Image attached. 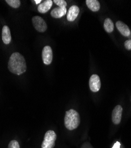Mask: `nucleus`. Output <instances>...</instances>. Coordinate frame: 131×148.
<instances>
[{
    "label": "nucleus",
    "instance_id": "nucleus-1",
    "mask_svg": "<svg viewBox=\"0 0 131 148\" xmlns=\"http://www.w3.org/2000/svg\"><path fill=\"white\" fill-rule=\"evenodd\" d=\"M8 68L11 72L18 75H21L27 69L24 58L18 52L13 53L10 58Z\"/></svg>",
    "mask_w": 131,
    "mask_h": 148
},
{
    "label": "nucleus",
    "instance_id": "nucleus-2",
    "mask_svg": "<svg viewBox=\"0 0 131 148\" xmlns=\"http://www.w3.org/2000/svg\"><path fill=\"white\" fill-rule=\"evenodd\" d=\"M80 122L79 114L73 109L67 111L64 117V125L70 130L76 129Z\"/></svg>",
    "mask_w": 131,
    "mask_h": 148
},
{
    "label": "nucleus",
    "instance_id": "nucleus-3",
    "mask_svg": "<svg viewBox=\"0 0 131 148\" xmlns=\"http://www.w3.org/2000/svg\"><path fill=\"white\" fill-rule=\"evenodd\" d=\"M57 136L53 130L47 131L44 136L41 148H53L55 146Z\"/></svg>",
    "mask_w": 131,
    "mask_h": 148
},
{
    "label": "nucleus",
    "instance_id": "nucleus-4",
    "mask_svg": "<svg viewBox=\"0 0 131 148\" xmlns=\"http://www.w3.org/2000/svg\"><path fill=\"white\" fill-rule=\"evenodd\" d=\"M32 22L35 30L39 32L43 33L47 29L45 21L40 16H34L33 17Z\"/></svg>",
    "mask_w": 131,
    "mask_h": 148
},
{
    "label": "nucleus",
    "instance_id": "nucleus-5",
    "mask_svg": "<svg viewBox=\"0 0 131 148\" xmlns=\"http://www.w3.org/2000/svg\"><path fill=\"white\" fill-rule=\"evenodd\" d=\"M101 87V82L99 77L96 75V74H94L92 75L89 79V87L92 91L94 92H98Z\"/></svg>",
    "mask_w": 131,
    "mask_h": 148
},
{
    "label": "nucleus",
    "instance_id": "nucleus-6",
    "mask_svg": "<svg viewBox=\"0 0 131 148\" xmlns=\"http://www.w3.org/2000/svg\"><path fill=\"white\" fill-rule=\"evenodd\" d=\"M42 59L45 65H50L53 60V51L52 47L45 46L42 51Z\"/></svg>",
    "mask_w": 131,
    "mask_h": 148
},
{
    "label": "nucleus",
    "instance_id": "nucleus-7",
    "mask_svg": "<svg viewBox=\"0 0 131 148\" xmlns=\"http://www.w3.org/2000/svg\"><path fill=\"white\" fill-rule=\"evenodd\" d=\"M122 107L120 105L116 106L112 112V119L115 125H119L121 123L122 114Z\"/></svg>",
    "mask_w": 131,
    "mask_h": 148
},
{
    "label": "nucleus",
    "instance_id": "nucleus-8",
    "mask_svg": "<svg viewBox=\"0 0 131 148\" xmlns=\"http://www.w3.org/2000/svg\"><path fill=\"white\" fill-rule=\"evenodd\" d=\"M79 8L77 5H72L70 7L67 14V20L69 21H75L77 18L79 14Z\"/></svg>",
    "mask_w": 131,
    "mask_h": 148
},
{
    "label": "nucleus",
    "instance_id": "nucleus-9",
    "mask_svg": "<svg viewBox=\"0 0 131 148\" xmlns=\"http://www.w3.org/2000/svg\"><path fill=\"white\" fill-rule=\"evenodd\" d=\"M116 26L119 32L123 36L127 37L130 35V31L128 26L122 21H117L116 23Z\"/></svg>",
    "mask_w": 131,
    "mask_h": 148
},
{
    "label": "nucleus",
    "instance_id": "nucleus-10",
    "mask_svg": "<svg viewBox=\"0 0 131 148\" xmlns=\"http://www.w3.org/2000/svg\"><path fill=\"white\" fill-rule=\"evenodd\" d=\"M53 2V1L52 0H47V1H44L43 3H41L37 8L38 11L42 14L47 13L52 8Z\"/></svg>",
    "mask_w": 131,
    "mask_h": 148
},
{
    "label": "nucleus",
    "instance_id": "nucleus-11",
    "mask_svg": "<svg viewBox=\"0 0 131 148\" xmlns=\"http://www.w3.org/2000/svg\"><path fill=\"white\" fill-rule=\"evenodd\" d=\"M67 13L66 8H54L51 11V16L56 18H59L63 17Z\"/></svg>",
    "mask_w": 131,
    "mask_h": 148
},
{
    "label": "nucleus",
    "instance_id": "nucleus-12",
    "mask_svg": "<svg viewBox=\"0 0 131 148\" xmlns=\"http://www.w3.org/2000/svg\"><path fill=\"white\" fill-rule=\"evenodd\" d=\"M2 39L4 44L8 45L11 40V32L9 27L7 26H4L2 30Z\"/></svg>",
    "mask_w": 131,
    "mask_h": 148
},
{
    "label": "nucleus",
    "instance_id": "nucleus-13",
    "mask_svg": "<svg viewBox=\"0 0 131 148\" xmlns=\"http://www.w3.org/2000/svg\"><path fill=\"white\" fill-rule=\"evenodd\" d=\"M86 3L88 7L92 11L96 12L100 10V4L97 0H86Z\"/></svg>",
    "mask_w": 131,
    "mask_h": 148
},
{
    "label": "nucleus",
    "instance_id": "nucleus-14",
    "mask_svg": "<svg viewBox=\"0 0 131 148\" xmlns=\"http://www.w3.org/2000/svg\"><path fill=\"white\" fill-rule=\"evenodd\" d=\"M104 29L107 33H112L114 30V24L109 18H107L104 21Z\"/></svg>",
    "mask_w": 131,
    "mask_h": 148
},
{
    "label": "nucleus",
    "instance_id": "nucleus-15",
    "mask_svg": "<svg viewBox=\"0 0 131 148\" xmlns=\"http://www.w3.org/2000/svg\"><path fill=\"white\" fill-rule=\"evenodd\" d=\"M5 2H7L10 6L14 8H18L21 4L20 0H6Z\"/></svg>",
    "mask_w": 131,
    "mask_h": 148
},
{
    "label": "nucleus",
    "instance_id": "nucleus-16",
    "mask_svg": "<svg viewBox=\"0 0 131 148\" xmlns=\"http://www.w3.org/2000/svg\"><path fill=\"white\" fill-rule=\"evenodd\" d=\"M53 2L60 8H66L67 3L64 0H54Z\"/></svg>",
    "mask_w": 131,
    "mask_h": 148
},
{
    "label": "nucleus",
    "instance_id": "nucleus-17",
    "mask_svg": "<svg viewBox=\"0 0 131 148\" xmlns=\"http://www.w3.org/2000/svg\"><path fill=\"white\" fill-rule=\"evenodd\" d=\"M8 148H20L18 142L14 140H11L8 145Z\"/></svg>",
    "mask_w": 131,
    "mask_h": 148
},
{
    "label": "nucleus",
    "instance_id": "nucleus-18",
    "mask_svg": "<svg viewBox=\"0 0 131 148\" xmlns=\"http://www.w3.org/2000/svg\"><path fill=\"white\" fill-rule=\"evenodd\" d=\"M125 47L127 49V50H131V40H128L125 41Z\"/></svg>",
    "mask_w": 131,
    "mask_h": 148
},
{
    "label": "nucleus",
    "instance_id": "nucleus-19",
    "mask_svg": "<svg viewBox=\"0 0 131 148\" xmlns=\"http://www.w3.org/2000/svg\"><path fill=\"white\" fill-rule=\"evenodd\" d=\"M120 146H121L120 143L119 142H117L115 143V144L113 146V148H120Z\"/></svg>",
    "mask_w": 131,
    "mask_h": 148
},
{
    "label": "nucleus",
    "instance_id": "nucleus-20",
    "mask_svg": "<svg viewBox=\"0 0 131 148\" xmlns=\"http://www.w3.org/2000/svg\"><path fill=\"white\" fill-rule=\"evenodd\" d=\"M34 2H35V4H40L41 1V0H35Z\"/></svg>",
    "mask_w": 131,
    "mask_h": 148
}]
</instances>
